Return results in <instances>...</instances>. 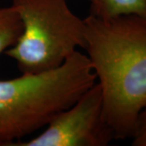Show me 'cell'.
Returning a JSON list of instances; mask_svg holds the SVG:
<instances>
[{
	"label": "cell",
	"instance_id": "3957f363",
	"mask_svg": "<svg viewBox=\"0 0 146 146\" xmlns=\"http://www.w3.org/2000/svg\"><path fill=\"white\" fill-rule=\"evenodd\" d=\"M23 29L6 55L21 73L37 74L59 68L77 48H84V20L66 0H11Z\"/></svg>",
	"mask_w": 146,
	"mask_h": 146
},
{
	"label": "cell",
	"instance_id": "277c9868",
	"mask_svg": "<svg viewBox=\"0 0 146 146\" xmlns=\"http://www.w3.org/2000/svg\"><path fill=\"white\" fill-rule=\"evenodd\" d=\"M98 83L87 89L67 109L55 115L41 134L11 146H106L114 135L103 119Z\"/></svg>",
	"mask_w": 146,
	"mask_h": 146
},
{
	"label": "cell",
	"instance_id": "52a82bcc",
	"mask_svg": "<svg viewBox=\"0 0 146 146\" xmlns=\"http://www.w3.org/2000/svg\"><path fill=\"white\" fill-rule=\"evenodd\" d=\"M131 139L133 146H146V106L138 116L136 128Z\"/></svg>",
	"mask_w": 146,
	"mask_h": 146
},
{
	"label": "cell",
	"instance_id": "6da1fadb",
	"mask_svg": "<svg viewBox=\"0 0 146 146\" xmlns=\"http://www.w3.org/2000/svg\"><path fill=\"white\" fill-rule=\"evenodd\" d=\"M84 20V50L102 90L103 119L115 140L131 138L146 106V18Z\"/></svg>",
	"mask_w": 146,
	"mask_h": 146
},
{
	"label": "cell",
	"instance_id": "8992f818",
	"mask_svg": "<svg viewBox=\"0 0 146 146\" xmlns=\"http://www.w3.org/2000/svg\"><path fill=\"white\" fill-rule=\"evenodd\" d=\"M22 29V21L16 9L11 5L0 7V55L16 44Z\"/></svg>",
	"mask_w": 146,
	"mask_h": 146
},
{
	"label": "cell",
	"instance_id": "7a4b0ae2",
	"mask_svg": "<svg viewBox=\"0 0 146 146\" xmlns=\"http://www.w3.org/2000/svg\"><path fill=\"white\" fill-rule=\"evenodd\" d=\"M96 81L89 58L78 50L56 69L0 80V146L46 126Z\"/></svg>",
	"mask_w": 146,
	"mask_h": 146
},
{
	"label": "cell",
	"instance_id": "5b68a950",
	"mask_svg": "<svg viewBox=\"0 0 146 146\" xmlns=\"http://www.w3.org/2000/svg\"><path fill=\"white\" fill-rule=\"evenodd\" d=\"M91 16L107 20L134 15L146 18V0H89Z\"/></svg>",
	"mask_w": 146,
	"mask_h": 146
}]
</instances>
